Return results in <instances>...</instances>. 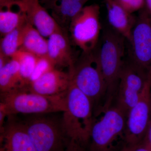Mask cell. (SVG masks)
<instances>
[{
    "instance_id": "cell-25",
    "label": "cell",
    "mask_w": 151,
    "mask_h": 151,
    "mask_svg": "<svg viewBox=\"0 0 151 151\" xmlns=\"http://www.w3.org/2000/svg\"><path fill=\"white\" fill-rule=\"evenodd\" d=\"M143 142H145L151 150V100H150V119L147 129L145 138L143 140Z\"/></svg>"
},
{
    "instance_id": "cell-4",
    "label": "cell",
    "mask_w": 151,
    "mask_h": 151,
    "mask_svg": "<svg viewBox=\"0 0 151 151\" xmlns=\"http://www.w3.org/2000/svg\"><path fill=\"white\" fill-rule=\"evenodd\" d=\"M125 38L114 29L103 33L101 44L97 51L102 72L107 86L105 104L111 105L117 92L119 77L124 63Z\"/></svg>"
},
{
    "instance_id": "cell-23",
    "label": "cell",
    "mask_w": 151,
    "mask_h": 151,
    "mask_svg": "<svg viewBox=\"0 0 151 151\" xmlns=\"http://www.w3.org/2000/svg\"><path fill=\"white\" fill-rule=\"evenodd\" d=\"M119 5L130 13L141 10L145 5V0H114Z\"/></svg>"
},
{
    "instance_id": "cell-13",
    "label": "cell",
    "mask_w": 151,
    "mask_h": 151,
    "mask_svg": "<svg viewBox=\"0 0 151 151\" xmlns=\"http://www.w3.org/2000/svg\"><path fill=\"white\" fill-rule=\"evenodd\" d=\"M47 42V55L55 67L72 68L76 61L67 31L61 29L54 32L49 37Z\"/></svg>"
},
{
    "instance_id": "cell-1",
    "label": "cell",
    "mask_w": 151,
    "mask_h": 151,
    "mask_svg": "<svg viewBox=\"0 0 151 151\" xmlns=\"http://www.w3.org/2000/svg\"><path fill=\"white\" fill-rule=\"evenodd\" d=\"M92 101L70 81L65 95V110L61 119L70 141L85 146L90 140L94 122Z\"/></svg>"
},
{
    "instance_id": "cell-2",
    "label": "cell",
    "mask_w": 151,
    "mask_h": 151,
    "mask_svg": "<svg viewBox=\"0 0 151 151\" xmlns=\"http://www.w3.org/2000/svg\"><path fill=\"white\" fill-rule=\"evenodd\" d=\"M127 115L116 105H103L94 116L90 151H114L125 142Z\"/></svg>"
},
{
    "instance_id": "cell-26",
    "label": "cell",
    "mask_w": 151,
    "mask_h": 151,
    "mask_svg": "<svg viewBox=\"0 0 151 151\" xmlns=\"http://www.w3.org/2000/svg\"><path fill=\"white\" fill-rule=\"evenodd\" d=\"M20 0H0L1 8H10L14 6H18Z\"/></svg>"
},
{
    "instance_id": "cell-14",
    "label": "cell",
    "mask_w": 151,
    "mask_h": 151,
    "mask_svg": "<svg viewBox=\"0 0 151 151\" xmlns=\"http://www.w3.org/2000/svg\"><path fill=\"white\" fill-rule=\"evenodd\" d=\"M28 20L44 37H49L61 29L56 21L39 2V0H23Z\"/></svg>"
},
{
    "instance_id": "cell-30",
    "label": "cell",
    "mask_w": 151,
    "mask_h": 151,
    "mask_svg": "<svg viewBox=\"0 0 151 151\" xmlns=\"http://www.w3.org/2000/svg\"><path fill=\"white\" fill-rule=\"evenodd\" d=\"M39 1H41L42 2L46 3L49 6L55 0H39Z\"/></svg>"
},
{
    "instance_id": "cell-17",
    "label": "cell",
    "mask_w": 151,
    "mask_h": 151,
    "mask_svg": "<svg viewBox=\"0 0 151 151\" xmlns=\"http://www.w3.org/2000/svg\"><path fill=\"white\" fill-rule=\"evenodd\" d=\"M26 88L22 79L19 63L16 60H10L0 68L1 93H7Z\"/></svg>"
},
{
    "instance_id": "cell-31",
    "label": "cell",
    "mask_w": 151,
    "mask_h": 151,
    "mask_svg": "<svg viewBox=\"0 0 151 151\" xmlns=\"http://www.w3.org/2000/svg\"><path fill=\"white\" fill-rule=\"evenodd\" d=\"M27 1H32V0H27Z\"/></svg>"
},
{
    "instance_id": "cell-18",
    "label": "cell",
    "mask_w": 151,
    "mask_h": 151,
    "mask_svg": "<svg viewBox=\"0 0 151 151\" xmlns=\"http://www.w3.org/2000/svg\"><path fill=\"white\" fill-rule=\"evenodd\" d=\"M19 50L29 52L37 57L47 55V40L44 38L29 21L25 29L22 44Z\"/></svg>"
},
{
    "instance_id": "cell-20",
    "label": "cell",
    "mask_w": 151,
    "mask_h": 151,
    "mask_svg": "<svg viewBox=\"0 0 151 151\" xmlns=\"http://www.w3.org/2000/svg\"><path fill=\"white\" fill-rule=\"evenodd\" d=\"M6 8L5 10L1 9L0 11V33L1 37L18 27L27 19L25 12L23 10L14 12L11 9V7Z\"/></svg>"
},
{
    "instance_id": "cell-27",
    "label": "cell",
    "mask_w": 151,
    "mask_h": 151,
    "mask_svg": "<svg viewBox=\"0 0 151 151\" xmlns=\"http://www.w3.org/2000/svg\"><path fill=\"white\" fill-rule=\"evenodd\" d=\"M132 151H151V150L145 142L142 141V142L135 146Z\"/></svg>"
},
{
    "instance_id": "cell-10",
    "label": "cell",
    "mask_w": 151,
    "mask_h": 151,
    "mask_svg": "<svg viewBox=\"0 0 151 151\" xmlns=\"http://www.w3.org/2000/svg\"><path fill=\"white\" fill-rule=\"evenodd\" d=\"M129 42L131 62L149 73L151 70V18L147 9L141 10Z\"/></svg>"
},
{
    "instance_id": "cell-21",
    "label": "cell",
    "mask_w": 151,
    "mask_h": 151,
    "mask_svg": "<svg viewBox=\"0 0 151 151\" xmlns=\"http://www.w3.org/2000/svg\"><path fill=\"white\" fill-rule=\"evenodd\" d=\"M37 57L29 52L19 50L11 57V58L16 60L19 63L21 75L26 87H27L30 84Z\"/></svg>"
},
{
    "instance_id": "cell-8",
    "label": "cell",
    "mask_w": 151,
    "mask_h": 151,
    "mask_svg": "<svg viewBox=\"0 0 151 151\" xmlns=\"http://www.w3.org/2000/svg\"><path fill=\"white\" fill-rule=\"evenodd\" d=\"M151 91V70L140 98L127 113L126 145H137L145 138L150 113Z\"/></svg>"
},
{
    "instance_id": "cell-28",
    "label": "cell",
    "mask_w": 151,
    "mask_h": 151,
    "mask_svg": "<svg viewBox=\"0 0 151 151\" xmlns=\"http://www.w3.org/2000/svg\"><path fill=\"white\" fill-rule=\"evenodd\" d=\"M146 9L148 12L151 18V0H145Z\"/></svg>"
},
{
    "instance_id": "cell-19",
    "label": "cell",
    "mask_w": 151,
    "mask_h": 151,
    "mask_svg": "<svg viewBox=\"0 0 151 151\" xmlns=\"http://www.w3.org/2000/svg\"><path fill=\"white\" fill-rule=\"evenodd\" d=\"M28 22L27 19L18 27L2 37L0 52L11 58L19 49L22 44L25 29Z\"/></svg>"
},
{
    "instance_id": "cell-11",
    "label": "cell",
    "mask_w": 151,
    "mask_h": 151,
    "mask_svg": "<svg viewBox=\"0 0 151 151\" xmlns=\"http://www.w3.org/2000/svg\"><path fill=\"white\" fill-rule=\"evenodd\" d=\"M14 116H8L7 121L0 130V151H37L23 122Z\"/></svg>"
},
{
    "instance_id": "cell-16",
    "label": "cell",
    "mask_w": 151,
    "mask_h": 151,
    "mask_svg": "<svg viewBox=\"0 0 151 151\" xmlns=\"http://www.w3.org/2000/svg\"><path fill=\"white\" fill-rule=\"evenodd\" d=\"M89 0H55L49 6L52 17L64 30L69 28L70 22L84 7Z\"/></svg>"
},
{
    "instance_id": "cell-29",
    "label": "cell",
    "mask_w": 151,
    "mask_h": 151,
    "mask_svg": "<svg viewBox=\"0 0 151 151\" xmlns=\"http://www.w3.org/2000/svg\"><path fill=\"white\" fill-rule=\"evenodd\" d=\"M135 146L125 145L119 151H132Z\"/></svg>"
},
{
    "instance_id": "cell-12",
    "label": "cell",
    "mask_w": 151,
    "mask_h": 151,
    "mask_svg": "<svg viewBox=\"0 0 151 151\" xmlns=\"http://www.w3.org/2000/svg\"><path fill=\"white\" fill-rule=\"evenodd\" d=\"M70 81L69 72H65L55 68L31 82L27 89L45 96L62 95L67 92Z\"/></svg>"
},
{
    "instance_id": "cell-3",
    "label": "cell",
    "mask_w": 151,
    "mask_h": 151,
    "mask_svg": "<svg viewBox=\"0 0 151 151\" xmlns=\"http://www.w3.org/2000/svg\"><path fill=\"white\" fill-rule=\"evenodd\" d=\"M45 96L22 88L1 93V103L8 116L18 114L37 115L62 112L65 110V95Z\"/></svg>"
},
{
    "instance_id": "cell-7",
    "label": "cell",
    "mask_w": 151,
    "mask_h": 151,
    "mask_svg": "<svg viewBox=\"0 0 151 151\" xmlns=\"http://www.w3.org/2000/svg\"><path fill=\"white\" fill-rule=\"evenodd\" d=\"M100 15V6L93 4L85 6L70 22L71 40L83 52L93 51L97 46L101 29Z\"/></svg>"
},
{
    "instance_id": "cell-15",
    "label": "cell",
    "mask_w": 151,
    "mask_h": 151,
    "mask_svg": "<svg viewBox=\"0 0 151 151\" xmlns=\"http://www.w3.org/2000/svg\"><path fill=\"white\" fill-rule=\"evenodd\" d=\"M105 4L108 22L113 29L130 42L137 19L114 0H105Z\"/></svg>"
},
{
    "instance_id": "cell-24",
    "label": "cell",
    "mask_w": 151,
    "mask_h": 151,
    "mask_svg": "<svg viewBox=\"0 0 151 151\" xmlns=\"http://www.w3.org/2000/svg\"><path fill=\"white\" fill-rule=\"evenodd\" d=\"M64 151H86L84 146L78 143L70 141Z\"/></svg>"
},
{
    "instance_id": "cell-6",
    "label": "cell",
    "mask_w": 151,
    "mask_h": 151,
    "mask_svg": "<svg viewBox=\"0 0 151 151\" xmlns=\"http://www.w3.org/2000/svg\"><path fill=\"white\" fill-rule=\"evenodd\" d=\"M93 51L83 52L68 72L74 85L89 97L94 105L103 97L106 98L107 86L97 52Z\"/></svg>"
},
{
    "instance_id": "cell-5",
    "label": "cell",
    "mask_w": 151,
    "mask_h": 151,
    "mask_svg": "<svg viewBox=\"0 0 151 151\" xmlns=\"http://www.w3.org/2000/svg\"><path fill=\"white\" fill-rule=\"evenodd\" d=\"M47 114L32 115L23 122L37 151H64L70 142L61 118Z\"/></svg>"
},
{
    "instance_id": "cell-9",
    "label": "cell",
    "mask_w": 151,
    "mask_h": 151,
    "mask_svg": "<svg viewBox=\"0 0 151 151\" xmlns=\"http://www.w3.org/2000/svg\"><path fill=\"white\" fill-rule=\"evenodd\" d=\"M150 73H146L131 62L124 63L116 92V105L127 116L140 98Z\"/></svg>"
},
{
    "instance_id": "cell-22",
    "label": "cell",
    "mask_w": 151,
    "mask_h": 151,
    "mask_svg": "<svg viewBox=\"0 0 151 151\" xmlns=\"http://www.w3.org/2000/svg\"><path fill=\"white\" fill-rule=\"evenodd\" d=\"M55 68V65L47 55L44 56L38 57L35 68L31 78L30 83L36 80L45 73Z\"/></svg>"
}]
</instances>
